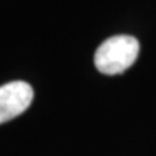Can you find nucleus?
<instances>
[{
    "label": "nucleus",
    "instance_id": "f257e3e1",
    "mask_svg": "<svg viewBox=\"0 0 156 156\" xmlns=\"http://www.w3.org/2000/svg\"><path fill=\"white\" fill-rule=\"evenodd\" d=\"M139 41L130 35H116L106 39L94 54V65L101 74L116 75L124 73L139 55Z\"/></svg>",
    "mask_w": 156,
    "mask_h": 156
},
{
    "label": "nucleus",
    "instance_id": "f03ea898",
    "mask_svg": "<svg viewBox=\"0 0 156 156\" xmlns=\"http://www.w3.org/2000/svg\"><path fill=\"white\" fill-rule=\"evenodd\" d=\"M34 100V88L25 81H12L0 87V124L26 112Z\"/></svg>",
    "mask_w": 156,
    "mask_h": 156
}]
</instances>
